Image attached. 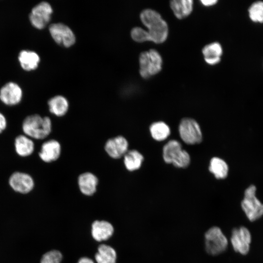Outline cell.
I'll list each match as a JSON object with an SVG mask.
<instances>
[{
  "label": "cell",
  "mask_w": 263,
  "mask_h": 263,
  "mask_svg": "<svg viewBox=\"0 0 263 263\" xmlns=\"http://www.w3.org/2000/svg\"><path fill=\"white\" fill-rule=\"evenodd\" d=\"M257 188L251 184L244 190L241 206L248 219L254 221L263 215V204L256 196Z\"/></svg>",
  "instance_id": "5"
},
{
  "label": "cell",
  "mask_w": 263,
  "mask_h": 263,
  "mask_svg": "<svg viewBox=\"0 0 263 263\" xmlns=\"http://www.w3.org/2000/svg\"><path fill=\"white\" fill-rule=\"evenodd\" d=\"M77 263H94V261L88 257H82L80 258Z\"/></svg>",
  "instance_id": "30"
},
{
  "label": "cell",
  "mask_w": 263,
  "mask_h": 263,
  "mask_svg": "<svg viewBox=\"0 0 263 263\" xmlns=\"http://www.w3.org/2000/svg\"><path fill=\"white\" fill-rule=\"evenodd\" d=\"M139 64L141 76L144 78H148L161 70L162 59L157 51L150 49L140 54Z\"/></svg>",
  "instance_id": "4"
},
{
  "label": "cell",
  "mask_w": 263,
  "mask_h": 263,
  "mask_svg": "<svg viewBox=\"0 0 263 263\" xmlns=\"http://www.w3.org/2000/svg\"><path fill=\"white\" fill-rule=\"evenodd\" d=\"M61 151L60 143L55 139H51L42 144L38 154L43 161L51 163L56 161L59 157Z\"/></svg>",
  "instance_id": "15"
},
{
  "label": "cell",
  "mask_w": 263,
  "mask_h": 263,
  "mask_svg": "<svg viewBox=\"0 0 263 263\" xmlns=\"http://www.w3.org/2000/svg\"><path fill=\"white\" fill-rule=\"evenodd\" d=\"M179 132L182 140L187 144H198L202 140V133L200 126L193 119H183L179 124Z\"/></svg>",
  "instance_id": "7"
},
{
  "label": "cell",
  "mask_w": 263,
  "mask_h": 263,
  "mask_svg": "<svg viewBox=\"0 0 263 263\" xmlns=\"http://www.w3.org/2000/svg\"><path fill=\"white\" fill-rule=\"evenodd\" d=\"M150 132L152 137L158 141L166 139L170 133L169 126L162 121L152 123L150 127Z\"/></svg>",
  "instance_id": "25"
},
{
  "label": "cell",
  "mask_w": 263,
  "mask_h": 263,
  "mask_svg": "<svg viewBox=\"0 0 263 263\" xmlns=\"http://www.w3.org/2000/svg\"><path fill=\"white\" fill-rule=\"evenodd\" d=\"M205 248L207 253L215 256L224 252L228 244L226 238L217 226L209 229L205 235Z\"/></svg>",
  "instance_id": "6"
},
{
  "label": "cell",
  "mask_w": 263,
  "mask_h": 263,
  "mask_svg": "<svg viewBox=\"0 0 263 263\" xmlns=\"http://www.w3.org/2000/svg\"><path fill=\"white\" fill-rule=\"evenodd\" d=\"M62 259L61 252L58 250L53 249L42 255L40 263H61Z\"/></svg>",
  "instance_id": "27"
},
{
  "label": "cell",
  "mask_w": 263,
  "mask_h": 263,
  "mask_svg": "<svg viewBox=\"0 0 263 263\" xmlns=\"http://www.w3.org/2000/svg\"><path fill=\"white\" fill-rule=\"evenodd\" d=\"M9 184L15 191L27 194L32 190L35 183L33 178L29 174L16 171L10 176Z\"/></svg>",
  "instance_id": "10"
},
{
  "label": "cell",
  "mask_w": 263,
  "mask_h": 263,
  "mask_svg": "<svg viewBox=\"0 0 263 263\" xmlns=\"http://www.w3.org/2000/svg\"><path fill=\"white\" fill-rule=\"evenodd\" d=\"M113 225L105 220H95L91 225V235L96 242H101L109 239L114 233Z\"/></svg>",
  "instance_id": "14"
},
{
  "label": "cell",
  "mask_w": 263,
  "mask_h": 263,
  "mask_svg": "<svg viewBox=\"0 0 263 263\" xmlns=\"http://www.w3.org/2000/svg\"><path fill=\"white\" fill-rule=\"evenodd\" d=\"M98 183L97 177L90 172H84L78 177V185L80 192L86 196H92L96 191Z\"/></svg>",
  "instance_id": "16"
},
{
  "label": "cell",
  "mask_w": 263,
  "mask_h": 263,
  "mask_svg": "<svg viewBox=\"0 0 263 263\" xmlns=\"http://www.w3.org/2000/svg\"><path fill=\"white\" fill-rule=\"evenodd\" d=\"M129 143L123 136H117L107 140L105 150L112 158L119 159L123 157L128 151Z\"/></svg>",
  "instance_id": "13"
},
{
  "label": "cell",
  "mask_w": 263,
  "mask_h": 263,
  "mask_svg": "<svg viewBox=\"0 0 263 263\" xmlns=\"http://www.w3.org/2000/svg\"><path fill=\"white\" fill-rule=\"evenodd\" d=\"M170 5L175 16L179 19L188 16L193 9L192 0H173L170 1Z\"/></svg>",
  "instance_id": "22"
},
{
  "label": "cell",
  "mask_w": 263,
  "mask_h": 263,
  "mask_svg": "<svg viewBox=\"0 0 263 263\" xmlns=\"http://www.w3.org/2000/svg\"><path fill=\"white\" fill-rule=\"evenodd\" d=\"M200 1L203 5L206 6H212L218 2L216 0H202Z\"/></svg>",
  "instance_id": "31"
},
{
  "label": "cell",
  "mask_w": 263,
  "mask_h": 263,
  "mask_svg": "<svg viewBox=\"0 0 263 263\" xmlns=\"http://www.w3.org/2000/svg\"><path fill=\"white\" fill-rule=\"evenodd\" d=\"M131 35L132 39L138 42L150 41L148 31L139 27L133 28L131 30Z\"/></svg>",
  "instance_id": "28"
},
{
  "label": "cell",
  "mask_w": 263,
  "mask_h": 263,
  "mask_svg": "<svg viewBox=\"0 0 263 263\" xmlns=\"http://www.w3.org/2000/svg\"><path fill=\"white\" fill-rule=\"evenodd\" d=\"M202 53L206 62L209 65H214L221 61L223 49L219 42H214L206 45L203 48Z\"/></svg>",
  "instance_id": "18"
},
{
  "label": "cell",
  "mask_w": 263,
  "mask_h": 263,
  "mask_svg": "<svg viewBox=\"0 0 263 263\" xmlns=\"http://www.w3.org/2000/svg\"><path fill=\"white\" fill-rule=\"evenodd\" d=\"M18 59L21 67L26 71L36 69L40 61L38 55L35 51L22 50L18 56Z\"/></svg>",
  "instance_id": "19"
},
{
  "label": "cell",
  "mask_w": 263,
  "mask_h": 263,
  "mask_svg": "<svg viewBox=\"0 0 263 263\" xmlns=\"http://www.w3.org/2000/svg\"><path fill=\"white\" fill-rule=\"evenodd\" d=\"M22 97V89L15 82H8L0 89V100L7 105L18 104L21 101Z\"/></svg>",
  "instance_id": "12"
},
{
  "label": "cell",
  "mask_w": 263,
  "mask_h": 263,
  "mask_svg": "<svg viewBox=\"0 0 263 263\" xmlns=\"http://www.w3.org/2000/svg\"><path fill=\"white\" fill-rule=\"evenodd\" d=\"M117 258L116 250L112 246L106 244L99 245L94 254L97 263H116Z\"/></svg>",
  "instance_id": "20"
},
{
  "label": "cell",
  "mask_w": 263,
  "mask_h": 263,
  "mask_svg": "<svg viewBox=\"0 0 263 263\" xmlns=\"http://www.w3.org/2000/svg\"><path fill=\"white\" fill-rule=\"evenodd\" d=\"M52 12L50 4L47 1H41L32 9L29 15V20L35 27L42 29L49 22Z\"/></svg>",
  "instance_id": "8"
},
{
  "label": "cell",
  "mask_w": 263,
  "mask_h": 263,
  "mask_svg": "<svg viewBox=\"0 0 263 263\" xmlns=\"http://www.w3.org/2000/svg\"><path fill=\"white\" fill-rule=\"evenodd\" d=\"M49 111L56 116L64 115L69 109L67 99L62 95H56L51 98L48 101Z\"/></svg>",
  "instance_id": "21"
},
{
  "label": "cell",
  "mask_w": 263,
  "mask_h": 263,
  "mask_svg": "<svg viewBox=\"0 0 263 263\" xmlns=\"http://www.w3.org/2000/svg\"><path fill=\"white\" fill-rule=\"evenodd\" d=\"M52 121L48 116L34 114L26 116L22 123L24 134L32 139H43L52 131Z\"/></svg>",
  "instance_id": "2"
},
{
  "label": "cell",
  "mask_w": 263,
  "mask_h": 263,
  "mask_svg": "<svg viewBox=\"0 0 263 263\" xmlns=\"http://www.w3.org/2000/svg\"><path fill=\"white\" fill-rule=\"evenodd\" d=\"M124 157V164L127 170L133 171L138 169L144 160L143 155L136 150H128Z\"/></svg>",
  "instance_id": "23"
},
{
  "label": "cell",
  "mask_w": 263,
  "mask_h": 263,
  "mask_svg": "<svg viewBox=\"0 0 263 263\" xmlns=\"http://www.w3.org/2000/svg\"><path fill=\"white\" fill-rule=\"evenodd\" d=\"M49 30L53 38L60 45L68 47L75 42V38L72 30L63 23L51 24Z\"/></svg>",
  "instance_id": "9"
},
{
  "label": "cell",
  "mask_w": 263,
  "mask_h": 263,
  "mask_svg": "<svg viewBox=\"0 0 263 263\" xmlns=\"http://www.w3.org/2000/svg\"><path fill=\"white\" fill-rule=\"evenodd\" d=\"M140 17L143 24L148 29L150 41L161 43L166 40L168 35V25L159 13L146 9L141 13Z\"/></svg>",
  "instance_id": "1"
},
{
  "label": "cell",
  "mask_w": 263,
  "mask_h": 263,
  "mask_svg": "<svg viewBox=\"0 0 263 263\" xmlns=\"http://www.w3.org/2000/svg\"><path fill=\"white\" fill-rule=\"evenodd\" d=\"M247 12L251 21L256 23H263V1L257 0L252 3Z\"/></svg>",
  "instance_id": "26"
},
{
  "label": "cell",
  "mask_w": 263,
  "mask_h": 263,
  "mask_svg": "<svg viewBox=\"0 0 263 263\" xmlns=\"http://www.w3.org/2000/svg\"><path fill=\"white\" fill-rule=\"evenodd\" d=\"M163 157L166 163L181 168L188 166L190 161L188 152L182 149L181 144L176 140H171L165 144L163 149Z\"/></svg>",
  "instance_id": "3"
},
{
  "label": "cell",
  "mask_w": 263,
  "mask_h": 263,
  "mask_svg": "<svg viewBox=\"0 0 263 263\" xmlns=\"http://www.w3.org/2000/svg\"><path fill=\"white\" fill-rule=\"evenodd\" d=\"M16 152L20 156L27 157L34 151L35 145L32 138L25 134L17 136L14 142Z\"/></svg>",
  "instance_id": "17"
},
{
  "label": "cell",
  "mask_w": 263,
  "mask_h": 263,
  "mask_svg": "<svg viewBox=\"0 0 263 263\" xmlns=\"http://www.w3.org/2000/svg\"><path fill=\"white\" fill-rule=\"evenodd\" d=\"M7 126V120L4 115L0 112V133H2Z\"/></svg>",
  "instance_id": "29"
},
{
  "label": "cell",
  "mask_w": 263,
  "mask_h": 263,
  "mask_svg": "<svg viewBox=\"0 0 263 263\" xmlns=\"http://www.w3.org/2000/svg\"><path fill=\"white\" fill-rule=\"evenodd\" d=\"M228 166L225 161L219 157H213L210 161L209 170L218 179L225 178L228 173Z\"/></svg>",
  "instance_id": "24"
},
{
  "label": "cell",
  "mask_w": 263,
  "mask_h": 263,
  "mask_svg": "<svg viewBox=\"0 0 263 263\" xmlns=\"http://www.w3.org/2000/svg\"><path fill=\"white\" fill-rule=\"evenodd\" d=\"M251 240V234L246 227L241 226L232 230L231 242L235 251L246 254L249 250Z\"/></svg>",
  "instance_id": "11"
}]
</instances>
